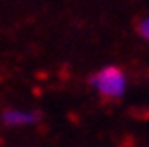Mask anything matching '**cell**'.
Listing matches in <instances>:
<instances>
[{"mask_svg": "<svg viewBox=\"0 0 149 147\" xmlns=\"http://www.w3.org/2000/svg\"><path fill=\"white\" fill-rule=\"evenodd\" d=\"M136 29H138V35L142 36V38L149 40V18H146V20L140 22V24L136 26Z\"/></svg>", "mask_w": 149, "mask_h": 147, "instance_id": "cell-3", "label": "cell"}, {"mask_svg": "<svg viewBox=\"0 0 149 147\" xmlns=\"http://www.w3.org/2000/svg\"><path fill=\"white\" fill-rule=\"evenodd\" d=\"M91 85L102 94V98L106 100H118L122 98V94L125 91V76L122 69L109 65L98 71L91 78Z\"/></svg>", "mask_w": 149, "mask_h": 147, "instance_id": "cell-1", "label": "cell"}, {"mask_svg": "<svg viewBox=\"0 0 149 147\" xmlns=\"http://www.w3.org/2000/svg\"><path fill=\"white\" fill-rule=\"evenodd\" d=\"M42 118L40 111L35 113H22V111H13V109H7L2 114V120L6 126H26V123H35Z\"/></svg>", "mask_w": 149, "mask_h": 147, "instance_id": "cell-2", "label": "cell"}]
</instances>
